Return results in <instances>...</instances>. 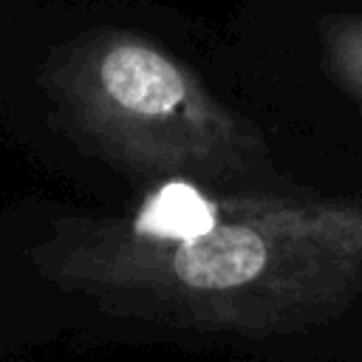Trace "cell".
<instances>
[{"label":"cell","instance_id":"3","mask_svg":"<svg viewBox=\"0 0 362 362\" xmlns=\"http://www.w3.org/2000/svg\"><path fill=\"white\" fill-rule=\"evenodd\" d=\"M317 31L328 74L362 107V14H328Z\"/></svg>","mask_w":362,"mask_h":362},{"label":"cell","instance_id":"2","mask_svg":"<svg viewBox=\"0 0 362 362\" xmlns=\"http://www.w3.org/2000/svg\"><path fill=\"white\" fill-rule=\"evenodd\" d=\"M42 88L76 141L133 173L238 187L272 170L260 127L141 31L68 40L42 65Z\"/></svg>","mask_w":362,"mask_h":362},{"label":"cell","instance_id":"1","mask_svg":"<svg viewBox=\"0 0 362 362\" xmlns=\"http://www.w3.org/2000/svg\"><path fill=\"white\" fill-rule=\"evenodd\" d=\"M31 260L119 317L286 337L362 303V204L212 195L178 178L130 215L57 221Z\"/></svg>","mask_w":362,"mask_h":362}]
</instances>
